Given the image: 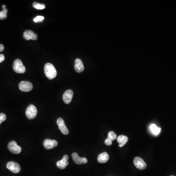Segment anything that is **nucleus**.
Wrapping results in <instances>:
<instances>
[{
	"mask_svg": "<svg viewBox=\"0 0 176 176\" xmlns=\"http://www.w3.org/2000/svg\"><path fill=\"white\" fill-rule=\"evenodd\" d=\"M74 69L77 73H82L84 70V66L82 60L79 58H77L75 61Z\"/></svg>",
	"mask_w": 176,
	"mask_h": 176,
	"instance_id": "14",
	"label": "nucleus"
},
{
	"mask_svg": "<svg viewBox=\"0 0 176 176\" xmlns=\"http://www.w3.org/2000/svg\"><path fill=\"white\" fill-rule=\"evenodd\" d=\"M45 18L43 16H38L36 17H35V18L33 19L34 22L35 23L37 22H41L44 20Z\"/></svg>",
	"mask_w": 176,
	"mask_h": 176,
	"instance_id": "21",
	"label": "nucleus"
},
{
	"mask_svg": "<svg viewBox=\"0 0 176 176\" xmlns=\"http://www.w3.org/2000/svg\"><path fill=\"white\" fill-rule=\"evenodd\" d=\"M134 164L136 168L139 169L144 170L146 168L147 164L140 157H136L134 159Z\"/></svg>",
	"mask_w": 176,
	"mask_h": 176,
	"instance_id": "7",
	"label": "nucleus"
},
{
	"mask_svg": "<svg viewBox=\"0 0 176 176\" xmlns=\"http://www.w3.org/2000/svg\"><path fill=\"white\" fill-rule=\"evenodd\" d=\"M7 12H8V10L7 8L2 9V11L0 12V20L6 19L7 18Z\"/></svg>",
	"mask_w": 176,
	"mask_h": 176,
	"instance_id": "19",
	"label": "nucleus"
},
{
	"mask_svg": "<svg viewBox=\"0 0 176 176\" xmlns=\"http://www.w3.org/2000/svg\"><path fill=\"white\" fill-rule=\"evenodd\" d=\"M72 157L74 162L77 164H85L87 163L88 160L86 158H81L78 156L77 153H73L72 155Z\"/></svg>",
	"mask_w": 176,
	"mask_h": 176,
	"instance_id": "13",
	"label": "nucleus"
},
{
	"mask_svg": "<svg viewBox=\"0 0 176 176\" xmlns=\"http://www.w3.org/2000/svg\"><path fill=\"white\" fill-rule=\"evenodd\" d=\"M69 157L67 155H65L61 160H59L56 163V166L60 169H64L68 165L69 162L68 161Z\"/></svg>",
	"mask_w": 176,
	"mask_h": 176,
	"instance_id": "8",
	"label": "nucleus"
},
{
	"mask_svg": "<svg viewBox=\"0 0 176 176\" xmlns=\"http://www.w3.org/2000/svg\"><path fill=\"white\" fill-rule=\"evenodd\" d=\"M117 141L119 143V146L120 147H122L128 142V138L126 136L120 135L117 137Z\"/></svg>",
	"mask_w": 176,
	"mask_h": 176,
	"instance_id": "16",
	"label": "nucleus"
},
{
	"mask_svg": "<svg viewBox=\"0 0 176 176\" xmlns=\"http://www.w3.org/2000/svg\"><path fill=\"white\" fill-rule=\"evenodd\" d=\"M109 159V156L107 152H103L99 155L98 158V161L100 164L107 163Z\"/></svg>",
	"mask_w": 176,
	"mask_h": 176,
	"instance_id": "15",
	"label": "nucleus"
},
{
	"mask_svg": "<svg viewBox=\"0 0 176 176\" xmlns=\"http://www.w3.org/2000/svg\"><path fill=\"white\" fill-rule=\"evenodd\" d=\"M7 167L10 171L14 173H19L21 171L20 165L18 163L14 161L8 162L7 164Z\"/></svg>",
	"mask_w": 176,
	"mask_h": 176,
	"instance_id": "6",
	"label": "nucleus"
},
{
	"mask_svg": "<svg viewBox=\"0 0 176 176\" xmlns=\"http://www.w3.org/2000/svg\"><path fill=\"white\" fill-rule=\"evenodd\" d=\"M7 147L10 152L14 154H19L22 151V148L20 146L17 145L15 141H12L9 142Z\"/></svg>",
	"mask_w": 176,
	"mask_h": 176,
	"instance_id": "4",
	"label": "nucleus"
},
{
	"mask_svg": "<svg viewBox=\"0 0 176 176\" xmlns=\"http://www.w3.org/2000/svg\"><path fill=\"white\" fill-rule=\"evenodd\" d=\"M57 124L58 125L59 130L64 135H68L69 134V130L65 124L64 120L62 118H58L57 120Z\"/></svg>",
	"mask_w": 176,
	"mask_h": 176,
	"instance_id": "10",
	"label": "nucleus"
},
{
	"mask_svg": "<svg viewBox=\"0 0 176 176\" xmlns=\"http://www.w3.org/2000/svg\"><path fill=\"white\" fill-rule=\"evenodd\" d=\"M37 114V109L33 105H29L26 111V117L29 119H33L36 117Z\"/></svg>",
	"mask_w": 176,
	"mask_h": 176,
	"instance_id": "3",
	"label": "nucleus"
},
{
	"mask_svg": "<svg viewBox=\"0 0 176 176\" xmlns=\"http://www.w3.org/2000/svg\"><path fill=\"white\" fill-rule=\"evenodd\" d=\"M23 37L26 40H36L37 39L38 36L33 31L31 30H27L24 32L23 34Z\"/></svg>",
	"mask_w": 176,
	"mask_h": 176,
	"instance_id": "12",
	"label": "nucleus"
},
{
	"mask_svg": "<svg viewBox=\"0 0 176 176\" xmlns=\"http://www.w3.org/2000/svg\"><path fill=\"white\" fill-rule=\"evenodd\" d=\"M33 7L35 9H38V10H42L45 8V6L44 4L38 3L37 2H33Z\"/></svg>",
	"mask_w": 176,
	"mask_h": 176,
	"instance_id": "18",
	"label": "nucleus"
},
{
	"mask_svg": "<svg viewBox=\"0 0 176 176\" xmlns=\"http://www.w3.org/2000/svg\"><path fill=\"white\" fill-rule=\"evenodd\" d=\"M74 92L71 90H68L64 93L63 96V100L66 104L70 103L73 99Z\"/></svg>",
	"mask_w": 176,
	"mask_h": 176,
	"instance_id": "9",
	"label": "nucleus"
},
{
	"mask_svg": "<svg viewBox=\"0 0 176 176\" xmlns=\"http://www.w3.org/2000/svg\"><path fill=\"white\" fill-rule=\"evenodd\" d=\"M44 72L45 76L49 79H53L57 75L56 69L54 65L49 63L45 65Z\"/></svg>",
	"mask_w": 176,
	"mask_h": 176,
	"instance_id": "1",
	"label": "nucleus"
},
{
	"mask_svg": "<svg viewBox=\"0 0 176 176\" xmlns=\"http://www.w3.org/2000/svg\"><path fill=\"white\" fill-rule=\"evenodd\" d=\"M150 129L152 133L155 136L159 135L161 132V128L158 127V126L155 124L150 125Z\"/></svg>",
	"mask_w": 176,
	"mask_h": 176,
	"instance_id": "17",
	"label": "nucleus"
},
{
	"mask_svg": "<svg viewBox=\"0 0 176 176\" xmlns=\"http://www.w3.org/2000/svg\"><path fill=\"white\" fill-rule=\"evenodd\" d=\"M7 119V116L3 113H0V125Z\"/></svg>",
	"mask_w": 176,
	"mask_h": 176,
	"instance_id": "22",
	"label": "nucleus"
},
{
	"mask_svg": "<svg viewBox=\"0 0 176 176\" xmlns=\"http://www.w3.org/2000/svg\"><path fill=\"white\" fill-rule=\"evenodd\" d=\"M105 144L107 146L111 145L112 144V141L111 140H109V139L107 138L105 140Z\"/></svg>",
	"mask_w": 176,
	"mask_h": 176,
	"instance_id": "23",
	"label": "nucleus"
},
{
	"mask_svg": "<svg viewBox=\"0 0 176 176\" xmlns=\"http://www.w3.org/2000/svg\"><path fill=\"white\" fill-rule=\"evenodd\" d=\"M2 9H5V8H6V6L5 5H2Z\"/></svg>",
	"mask_w": 176,
	"mask_h": 176,
	"instance_id": "26",
	"label": "nucleus"
},
{
	"mask_svg": "<svg viewBox=\"0 0 176 176\" xmlns=\"http://www.w3.org/2000/svg\"></svg>",
	"mask_w": 176,
	"mask_h": 176,
	"instance_id": "27",
	"label": "nucleus"
},
{
	"mask_svg": "<svg viewBox=\"0 0 176 176\" xmlns=\"http://www.w3.org/2000/svg\"><path fill=\"white\" fill-rule=\"evenodd\" d=\"M13 69L17 74H24L25 73L26 70V67L23 65L22 61L19 59H16L14 61Z\"/></svg>",
	"mask_w": 176,
	"mask_h": 176,
	"instance_id": "2",
	"label": "nucleus"
},
{
	"mask_svg": "<svg viewBox=\"0 0 176 176\" xmlns=\"http://www.w3.org/2000/svg\"><path fill=\"white\" fill-rule=\"evenodd\" d=\"M107 138L112 141L117 139V135L113 131H110V132H109V133H108V136Z\"/></svg>",
	"mask_w": 176,
	"mask_h": 176,
	"instance_id": "20",
	"label": "nucleus"
},
{
	"mask_svg": "<svg viewBox=\"0 0 176 176\" xmlns=\"http://www.w3.org/2000/svg\"><path fill=\"white\" fill-rule=\"evenodd\" d=\"M44 146L47 150L51 149L58 145V142L55 140L46 139L44 141Z\"/></svg>",
	"mask_w": 176,
	"mask_h": 176,
	"instance_id": "11",
	"label": "nucleus"
},
{
	"mask_svg": "<svg viewBox=\"0 0 176 176\" xmlns=\"http://www.w3.org/2000/svg\"><path fill=\"white\" fill-rule=\"evenodd\" d=\"M20 90L24 92H29L32 90L33 85L32 83L27 81H21L19 84Z\"/></svg>",
	"mask_w": 176,
	"mask_h": 176,
	"instance_id": "5",
	"label": "nucleus"
},
{
	"mask_svg": "<svg viewBox=\"0 0 176 176\" xmlns=\"http://www.w3.org/2000/svg\"><path fill=\"white\" fill-rule=\"evenodd\" d=\"M5 57L4 55H2V54H0V63L5 60Z\"/></svg>",
	"mask_w": 176,
	"mask_h": 176,
	"instance_id": "24",
	"label": "nucleus"
},
{
	"mask_svg": "<svg viewBox=\"0 0 176 176\" xmlns=\"http://www.w3.org/2000/svg\"><path fill=\"white\" fill-rule=\"evenodd\" d=\"M4 49H5L4 45L2 44H0V52L3 51L4 50Z\"/></svg>",
	"mask_w": 176,
	"mask_h": 176,
	"instance_id": "25",
	"label": "nucleus"
}]
</instances>
